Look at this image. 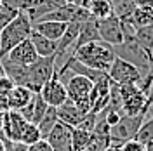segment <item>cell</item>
I'll return each mask as SVG.
<instances>
[{"mask_svg": "<svg viewBox=\"0 0 153 151\" xmlns=\"http://www.w3.org/2000/svg\"><path fill=\"white\" fill-rule=\"evenodd\" d=\"M70 56L73 57L75 61L85 64V66L108 73V70L111 66V63L115 61V50L111 45H108L103 40H94V42H87L84 45L76 47L71 50Z\"/></svg>", "mask_w": 153, "mask_h": 151, "instance_id": "6da1fadb", "label": "cell"}, {"mask_svg": "<svg viewBox=\"0 0 153 151\" xmlns=\"http://www.w3.org/2000/svg\"><path fill=\"white\" fill-rule=\"evenodd\" d=\"M31 30H33V23L30 21V18L25 12L19 10L18 16L0 31V57L5 56L10 49L21 44L23 40H26Z\"/></svg>", "mask_w": 153, "mask_h": 151, "instance_id": "7a4b0ae2", "label": "cell"}, {"mask_svg": "<svg viewBox=\"0 0 153 151\" xmlns=\"http://www.w3.org/2000/svg\"><path fill=\"white\" fill-rule=\"evenodd\" d=\"M113 50H115V54H117L118 57H122V59H125V61L132 63L134 66L141 71L143 78L153 71V66H152V63H150V56L134 42V38L124 40V44L113 47Z\"/></svg>", "mask_w": 153, "mask_h": 151, "instance_id": "3957f363", "label": "cell"}, {"mask_svg": "<svg viewBox=\"0 0 153 151\" xmlns=\"http://www.w3.org/2000/svg\"><path fill=\"white\" fill-rule=\"evenodd\" d=\"M56 61H57V56L38 57L31 66H28V82H26V87L31 92L38 94L40 89H42V85L54 75V71H56Z\"/></svg>", "mask_w": 153, "mask_h": 151, "instance_id": "277c9868", "label": "cell"}, {"mask_svg": "<svg viewBox=\"0 0 153 151\" xmlns=\"http://www.w3.org/2000/svg\"><path fill=\"white\" fill-rule=\"evenodd\" d=\"M143 122H144V115H137V116H125L124 115L120 118V122L110 129V144L122 146L124 142L134 139L136 132L139 130Z\"/></svg>", "mask_w": 153, "mask_h": 151, "instance_id": "5b68a950", "label": "cell"}, {"mask_svg": "<svg viewBox=\"0 0 153 151\" xmlns=\"http://www.w3.org/2000/svg\"><path fill=\"white\" fill-rule=\"evenodd\" d=\"M12 4L21 12H25L31 23H37L45 14L52 12L54 9L65 5V0H12Z\"/></svg>", "mask_w": 153, "mask_h": 151, "instance_id": "8992f818", "label": "cell"}, {"mask_svg": "<svg viewBox=\"0 0 153 151\" xmlns=\"http://www.w3.org/2000/svg\"><path fill=\"white\" fill-rule=\"evenodd\" d=\"M108 76L113 80L115 84L124 85V84H139L143 80V75L132 63L125 61L122 57H115L111 66L108 70Z\"/></svg>", "mask_w": 153, "mask_h": 151, "instance_id": "52a82bcc", "label": "cell"}, {"mask_svg": "<svg viewBox=\"0 0 153 151\" xmlns=\"http://www.w3.org/2000/svg\"><path fill=\"white\" fill-rule=\"evenodd\" d=\"M97 30H99V37L103 42H106L108 45L117 47L120 44H124V26H122V21L117 14H111L105 19H99L97 21Z\"/></svg>", "mask_w": 153, "mask_h": 151, "instance_id": "ba28073f", "label": "cell"}, {"mask_svg": "<svg viewBox=\"0 0 153 151\" xmlns=\"http://www.w3.org/2000/svg\"><path fill=\"white\" fill-rule=\"evenodd\" d=\"M38 94L42 95V99H44L49 106H54V108L61 106V104L68 99L66 85H65V82L59 78L57 71H54V75L42 85V89H40Z\"/></svg>", "mask_w": 153, "mask_h": 151, "instance_id": "9c48e42d", "label": "cell"}, {"mask_svg": "<svg viewBox=\"0 0 153 151\" xmlns=\"http://www.w3.org/2000/svg\"><path fill=\"white\" fill-rule=\"evenodd\" d=\"M71 130H73V127L63 122H57L52 127V130L45 137V141L51 144L52 151H73L71 150Z\"/></svg>", "mask_w": 153, "mask_h": 151, "instance_id": "30bf717a", "label": "cell"}, {"mask_svg": "<svg viewBox=\"0 0 153 151\" xmlns=\"http://www.w3.org/2000/svg\"><path fill=\"white\" fill-rule=\"evenodd\" d=\"M26 120L23 118V115L19 111H12V110H7L4 111V118H2V129H0V134L5 135L10 141H18L21 137V132L26 125Z\"/></svg>", "mask_w": 153, "mask_h": 151, "instance_id": "8fae6325", "label": "cell"}, {"mask_svg": "<svg viewBox=\"0 0 153 151\" xmlns=\"http://www.w3.org/2000/svg\"><path fill=\"white\" fill-rule=\"evenodd\" d=\"M5 57L10 63H16V64H21V66H31L38 59V54L35 50V47H33V44H31V40L26 38L21 44H18L16 47L10 49L5 54Z\"/></svg>", "mask_w": 153, "mask_h": 151, "instance_id": "7c38bea8", "label": "cell"}, {"mask_svg": "<svg viewBox=\"0 0 153 151\" xmlns=\"http://www.w3.org/2000/svg\"><path fill=\"white\" fill-rule=\"evenodd\" d=\"M66 94H68V99L71 101H76L80 97H85V95L91 94L92 87H94V82L89 80L87 76L84 75H71L68 78L66 82Z\"/></svg>", "mask_w": 153, "mask_h": 151, "instance_id": "4fadbf2b", "label": "cell"}, {"mask_svg": "<svg viewBox=\"0 0 153 151\" xmlns=\"http://www.w3.org/2000/svg\"><path fill=\"white\" fill-rule=\"evenodd\" d=\"M146 111H148V94L144 90H139L137 94L122 101V113L125 116H137V115L146 116Z\"/></svg>", "mask_w": 153, "mask_h": 151, "instance_id": "5bb4252c", "label": "cell"}, {"mask_svg": "<svg viewBox=\"0 0 153 151\" xmlns=\"http://www.w3.org/2000/svg\"><path fill=\"white\" fill-rule=\"evenodd\" d=\"M33 95H35V92H31L28 87H25V85H14L9 90V94H7V110L19 111L21 108H25L31 101Z\"/></svg>", "mask_w": 153, "mask_h": 151, "instance_id": "9a60e30c", "label": "cell"}, {"mask_svg": "<svg viewBox=\"0 0 153 151\" xmlns=\"http://www.w3.org/2000/svg\"><path fill=\"white\" fill-rule=\"evenodd\" d=\"M82 23H84V21H70L66 24V30H65L63 37L57 40V52H56L57 59L63 56L68 49H73L76 38H78V33H80Z\"/></svg>", "mask_w": 153, "mask_h": 151, "instance_id": "2e32d148", "label": "cell"}, {"mask_svg": "<svg viewBox=\"0 0 153 151\" xmlns=\"http://www.w3.org/2000/svg\"><path fill=\"white\" fill-rule=\"evenodd\" d=\"M120 21L125 23L127 26H131L132 30L150 26V24H153V7H137L136 5L132 12Z\"/></svg>", "mask_w": 153, "mask_h": 151, "instance_id": "e0dca14e", "label": "cell"}, {"mask_svg": "<svg viewBox=\"0 0 153 151\" xmlns=\"http://www.w3.org/2000/svg\"><path fill=\"white\" fill-rule=\"evenodd\" d=\"M66 24L68 23H59V21H37V23H33V30L38 31L40 35H44L45 38H49V40L57 42L63 37Z\"/></svg>", "mask_w": 153, "mask_h": 151, "instance_id": "ac0fdd59", "label": "cell"}, {"mask_svg": "<svg viewBox=\"0 0 153 151\" xmlns=\"http://www.w3.org/2000/svg\"><path fill=\"white\" fill-rule=\"evenodd\" d=\"M56 110H57V118H59V122L66 123L70 127H76L78 122L84 118V113L76 108L75 103H73L71 99H66L61 106H57Z\"/></svg>", "mask_w": 153, "mask_h": 151, "instance_id": "d6986e66", "label": "cell"}, {"mask_svg": "<svg viewBox=\"0 0 153 151\" xmlns=\"http://www.w3.org/2000/svg\"><path fill=\"white\" fill-rule=\"evenodd\" d=\"M30 40H31V44H33V47L37 50L38 57H49V56H56L57 52V42H52V40H49L45 38L44 35H40L38 31L35 30H31V33H30Z\"/></svg>", "mask_w": 153, "mask_h": 151, "instance_id": "ffe728a7", "label": "cell"}, {"mask_svg": "<svg viewBox=\"0 0 153 151\" xmlns=\"http://www.w3.org/2000/svg\"><path fill=\"white\" fill-rule=\"evenodd\" d=\"M94 40H101V37H99V30H97V19L89 18L87 21L82 23L80 33H78V38H76L73 49L80 47V45H84V44H87V42H94ZM73 49H71V50H73Z\"/></svg>", "mask_w": 153, "mask_h": 151, "instance_id": "44dd1931", "label": "cell"}, {"mask_svg": "<svg viewBox=\"0 0 153 151\" xmlns=\"http://www.w3.org/2000/svg\"><path fill=\"white\" fill-rule=\"evenodd\" d=\"M134 42L143 49L146 54H153V24L143 26V28H136L132 31Z\"/></svg>", "mask_w": 153, "mask_h": 151, "instance_id": "7402d4cb", "label": "cell"}, {"mask_svg": "<svg viewBox=\"0 0 153 151\" xmlns=\"http://www.w3.org/2000/svg\"><path fill=\"white\" fill-rule=\"evenodd\" d=\"M89 12L94 19H105L108 16L115 14L113 0H91L89 4Z\"/></svg>", "mask_w": 153, "mask_h": 151, "instance_id": "603a6c76", "label": "cell"}, {"mask_svg": "<svg viewBox=\"0 0 153 151\" xmlns=\"http://www.w3.org/2000/svg\"><path fill=\"white\" fill-rule=\"evenodd\" d=\"M94 141V134L89 130H82V129H75L71 130V150L73 151H84L87 150Z\"/></svg>", "mask_w": 153, "mask_h": 151, "instance_id": "cb8c5ba5", "label": "cell"}, {"mask_svg": "<svg viewBox=\"0 0 153 151\" xmlns=\"http://www.w3.org/2000/svg\"><path fill=\"white\" fill-rule=\"evenodd\" d=\"M57 122H59V118H57V110L54 108V106H49L47 111H45V115L42 116V120L37 123L38 130H40V134H42V139L47 137L49 132L52 130V127H54Z\"/></svg>", "mask_w": 153, "mask_h": 151, "instance_id": "d4e9b609", "label": "cell"}, {"mask_svg": "<svg viewBox=\"0 0 153 151\" xmlns=\"http://www.w3.org/2000/svg\"><path fill=\"white\" fill-rule=\"evenodd\" d=\"M18 14H19V9L12 4V0H2V9H0V31L5 28Z\"/></svg>", "mask_w": 153, "mask_h": 151, "instance_id": "484cf974", "label": "cell"}, {"mask_svg": "<svg viewBox=\"0 0 153 151\" xmlns=\"http://www.w3.org/2000/svg\"><path fill=\"white\" fill-rule=\"evenodd\" d=\"M42 139V134L38 130V127L35 123L28 122L25 125V129H23V132H21V137H19V142H23L25 146H30V144H33V142H37Z\"/></svg>", "mask_w": 153, "mask_h": 151, "instance_id": "4316f807", "label": "cell"}, {"mask_svg": "<svg viewBox=\"0 0 153 151\" xmlns=\"http://www.w3.org/2000/svg\"><path fill=\"white\" fill-rule=\"evenodd\" d=\"M134 139H137V141L143 142V144L153 141V115L144 118V122L141 123V127H139V130L136 132V137H134Z\"/></svg>", "mask_w": 153, "mask_h": 151, "instance_id": "83f0119b", "label": "cell"}, {"mask_svg": "<svg viewBox=\"0 0 153 151\" xmlns=\"http://www.w3.org/2000/svg\"><path fill=\"white\" fill-rule=\"evenodd\" d=\"M47 108H49V104L42 99V95H40V94L33 95V113H31V123H35V125H37V123L42 120V116L45 115Z\"/></svg>", "mask_w": 153, "mask_h": 151, "instance_id": "f1b7e54d", "label": "cell"}, {"mask_svg": "<svg viewBox=\"0 0 153 151\" xmlns=\"http://www.w3.org/2000/svg\"><path fill=\"white\" fill-rule=\"evenodd\" d=\"M139 90H143L141 89V84H124V85H118V94H120V99L124 101L127 97H131V95L137 94Z\"/></svg>", "mask_w": 153, "mask_h": 151, "instance_id": "f546056e", "label": "cell"}, {"mask_svg": "<svg viewBox=\"0 0 153 151\" xmlns=\"http://www.w3.org/2000/svg\"><path fill=\"white\" fill-rule=\"evenodd\" d=\"M96 120H97V115L96 113H87L84 115V118L78 122V125H76L75 129H82V130H89V132H92L96 127Z\"/></svg>", "mask_w": 153, "mask_h": 151, "instance_id": "4dcf8cb0", "label": "cell"}, {"mask_svg": "<svg viewBox=\"0 0 153 151\" xmlns=\"http://www.w3.org/2000/svg\"><path fill=\"white\" fill-rule=\"evenodd\" d=\"M122 151H146V144L139 142L137 139H131L122 144Z\"/></svg>", "mask_w": 153, "mask_h": 151, "instance_id": "1f68e13d", "label": "cell"}, {"mask_svg": "<svg viewBox=\"0 0 153 151\" xmlns=\"http://www.w3.org/2000/svg\"><path fill=\"white\" fill-rule=\"evenodd\" d=\"M26 151H52V148H51V144L45 139H40V141L30 144L26 148Z\"/></svg>", "mask_w": 153, "mask_h": 151, "instance_id": "d6a6232c", "label": "cell"}, {"mask_svg": "<svg viewBox=\"0 0 153 151\" xmlns=\"http://www.w3.org/2000/svg\"><path fill=\"white\" fill-rule=\"evenodd\" d=\"M146 94H148V111H146V116H152L153 115V82H152V85H150V89H148Z\"/></svg>", "mask_w": 153, "mask_h": 151, "instance_id": "836d02e7", "label": "cell"}, {"mask_svg": "<svg viewBox=\"0 0 153 151\" xmlns=\"http://www.w3.org/2000/svg\"><path fill=\"white\" fill-rule=\"evenodd\" d=\"M65 2L75 7H84V9H89V4H91V0H65Z\"/></svg>", "mask_w": 153, "mask_h": 151, "instance_id": "e575fe53", "label": "cell"}, {"mask_svg": "<svg viewBox=\"0 0 153 151\" xmlns=\"http://www.w3.org/2000/svg\"><path fill=\"white\" fill-rule=\"evenodd\" d=\"M137 7H153V0H132Z\"/></svg>", "mask_w": 153, "mask_h": 151, "instance_id": "d590c367", "label": "cell"}, {"mask_svg": "<svg viewBox=\"0 0 153 151\" xmlns=\"http://www.w3.org/2000/svg\"><path fill=\"white\" fill-rule=\"evenodd\" d=\"M103 151H122V146H117V144H108Z\"/></svg>", "mask_w": 153, "mask_h": 151, "instance_id": "8d00e7d4", "label": "cell"}, {"mask_svg": "<svg viewBox=\"0 0 153 151\" xmlns=\"http://www.w3.org/2000/svg\"><path fill=\"white\" fill-rule=\"evenodd\" d=\"M5 76V70H4V64H2V59H0V78Z\"/></svg>", "mask_w": 153, "mask_h": 151, "instance_id": "74e56055", "label": "cell"}, {"mask_svg": "<svg viewBox=\"0 0 153 151\" xmlns=\"http://www.w3.org/2000/svg\"><path fill=\"white\" fill-rule=\"evenodd\" d=\"M146 151H153V141L146 142Z\"/></svg>", "mask_w": 153, "mask_h": 151, "instance_id": "f35d334b", "label": "cell"}, {"mask_svg": "<svg viewBox=\"0 0 153 151\" xmlns=\"http://www.w3.org/2000/svg\"><path fill=\"white\" fill-rule=\"evenodd\" d=\"M0 151H5V148H4V141H2V137H0Z\"/></svg>", "mask_w": 153, "mask_h": 151, "instance_id": "ab89813d", "label": "cell"}, {"mask_svg": "<svg viewBox=\"0 0 153 151\" xmlns=\"http://www.w3.org/2000/svg\"><path fill=\"white\" fill-rule=\"evenodd\" d=\"M0 9H2V0H0Z\"/></svg>", "mask_w": 153, "mask_h": 151, "instance_id": "60d3db41", "label": "cell"}]
</instances>
